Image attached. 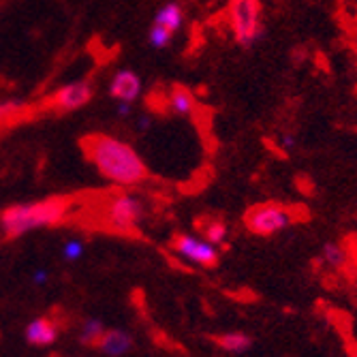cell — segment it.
<instances>
[{"instance_id": "6da1fadb", "label": "cell", "mask_w": 357, "mask_h": 357, "mask_svg": "<svg viewBox=\"0 0 357 357\" xmlns=\"http://www.w3.org/2000/svg\"><path fill=\"white\" fill-rule=\"evenodd\" d=\"M92 165L116 186H135L148 178V167L137 150L114 135H92L86 142Z\"/></svg>"}, {"instance_id": "7a4b0ae2", "label": "cell", "mask_w": 357, "mask_h": 357, "mask_svg": "<svg viewBox=\"0 0 357 357\" xmlns=\"http://www.w3.org/2000/svg\"><path fill=\"white\" fill-rule=\"evenodd\" d=\"M71 202L67 197H47L30 204L11 206L0 216V227L7 238H20L30 231L43 229V227L58 225L67 216Z\"/></svg>"}, {"instance_id": "3957f363", "label": "cell", "mask_w": 357, "mask_h": 357, "mask_svg": "<svg viewBox=\"0 0 357 357\" xmlns=\"http://www.w3.org/2000/svg\"><path fill=\"white\" fill-rule=\"evenodd\" d=\"M229 26L240 47L250 50L266 37L264 7L259 0H231Z\"/></svg>"}, {"instance_id": "277c9868", "label": "cell", "mask_w": 357, "mask_h": 357, "mask_svg": "<svg viewBox=\"0 0 357 357\" xmlns=\"http://www.w3.org/2000/svg\"><path fill=\"white\" fill-rule=\"evenodd\" d=\"M296 216L289 208H284L282 204H259L255 206L248 214H246V227L248 231L255 236H274L282 229H287L289 225H294Z\"/></svg>"}, {"instance_id": "5b68a950", "label": "cell", "mask_w": 357, "mask_h": 357, "mask_svg": "<svg viewBox=\"0 0 357 357\" xmlns=\"http://www.w3.org/2000/svg\"><path fill=\"white\" fill-rule=\"evenodd\" d=\"M184 9L178 0H169L160 7L152 20V26L148 30V43L154 50H167L174 41V37L182 30L184 26Z\"/></svg>"}, {"instance_id": "8992f818", "label": "cell", "mask_w": 357, "mask_h": 357, "mask_svg": "<svg viewBox=\"0 0 357 357\" xmlns=\"http://www.w3.org/2000/svg\"><path fill=\"white\" fill-rule=\"evenodd\" d=\"M107 225L116 231H131L144 218V202L133 192H122L107 204L105 208Z\"/></svg>"}, {"instance_id": "52a82bcc", "label": "cell", "mask_w": 357, "mask_h": 357, "mask_svg": "<svg viewBox=\"0 0 357 357\" xmlns=\"http://www.w3.org/2000/svg\"><path fill=\"white\" fill-rule=\"evenodd\" d=\"M169 244L180 257L186 259V261L202 266V268H214L220 259V252L214 244L190 234H176Z\"/></svg>"}, {"instance_id": "ba28073f", "label": "cell", "mask_w": 357, "mask_h": 357, "mask_svg": "<svg viewBox=\"0 0 357 357\" xmlns=\"http://www.w3.org/2000/svg\"><path fill=\"white\" fill-rule=\"evenodd\" d=\"M94 96V86L88 79H75L54 92L52 105L58 112H75L86 107Z\"/></svg>"}, {"instance_id": "9c48e42d", "label": "cell", "mask_w": 357, "mask_h": 357, "mask_svg": "<svg viewBox=\"0 0 357 357\" xmlns=\"http://www.w3.org/2000/svg\"><path fill=\"white\" fill-rule=\"evenodd\" d=\"M142 90H144V84H142V77L131 71V69H122L118 71L112 79H109V86H107V92L114 101L118 103H128L133 105L139 96H142Z\"/></svg>"}, {"instance_id": "30bf717a", "label": "cell", "mask_w": 357, "mask_h": 357, "mask_svg": "<svg viewBox=\"0 0 357 357\" xmlns=\"http://www.w3.org/2000/svg\"><path fill=\"white\" fill-rule=\"evenodd\" d=\"M58 338V326L50 317H39L28 323L26 328V340L35 347H50Z\"/></svg>"}, {"instance_id": "8fae6325", "label": "cell", "mask_w": 357, "mask_h": 357, "mask_svg": "<svg viewBox=\"0 0 357 357\" xmlns=\"http://www.w3.org/2000/svg\"><path fill=\"white\" fill-rule=\"evenodd\" d=\"M96 347L101 349V353H105L109 357H120L133 349V336L122 330H105L101 340L96 342Z\"/></svg>"}, {"instance_id": "7c38bea8", "label": "cell", "mask_w": 357, "mask_h": 357, "mask_svg": "<svg viewBox=\"0 0 357 357\" xmlns=\"http://www.w3.org/2000/svg\"><path fill=\"white\" fill-rule=\"evenodd\" d=\"M167 103H169V109H172L174 114L182 116V118L192 116V114H195V107H197V103H195V96H192L190 90L184 88V86L172 88V92H169V101H167Z\"/></svg>"}, {"instance_id": "4fadbf2b", "label": "cell", "mask_w": 357, "mask_h": 357, "mask_svg": "<svg viewBox=\"0 0 357 357\" xmlns=\"http://www.w3.org/2000/svg\"><path fill=\"white\" fill-rule=\"evenodd\" d=\"M216 344L227 353H244L252 347V338L244 332H227L222 336H216Z\"/></svg>"}, {"instance_id": "5bb4252c", "label": "cell", "mask_w": 357, "mask_h": 357, "mask_svg": "<svg viewBox=\"0 0 357 357\" xmlns=\"http://www.w3.org/2000/svg\"><path fill=\"white\" fill-rule=\"evenodd\" d=\"M323 261L334 270H340L349 261V252L344 250V246H340L336 242H328L326 246H323Z\"/></svg>"}, {"instance_id": "9a60e30c", "label": "cell", "mask_w": 357, "mask_h": 357, "mask_svg": "<svg viewBox=\"0 0 357 357\" xmlns=\"http://www.w3.org/2000/svg\"><path fill=\"white\" fill-rule=\"evenodd\" d=\"M103 332H105V328H103V323L99 319H88V321L82 323V328H79V342L96 347V342L101 340Z\"/></svg>"}, {"instance_id": "2e32d148", "label": "cell", "mask_w": 357, "mask_h": 357, "mask_svg": "<svg viewBox=\"0 0 357 357\" xmlns=\"http://www.w3.org/2000/svg\"><path fill=\"white\" fill-rule=\"evenodd\" d=\"M199 229L204 234V240H208L214 246L227 240V225L222 220H208V225L199 222Z\"/></svg>"}, {"instance_id": "e0dca14e", "label": "cell", "mask_w": 357, "mask_h": 357, "mask_svg": "<svg viewBox=\"0 0 357 357\" xmlns=\"http://www.w3.org/2000/svg\"><path fill=\"white\" fill-rule=\"evenodd\" d=\"M82 252H84V244L79 240H69L67 244H64V248H62L64 259H69V261H75V259H79Z\"/></svg>"}, {"instance_id": "ac0fdd59", "label": "cell", "mask_w": 357, "mask_h": 357, "mask_svg": "<svg viewBox=\"0 0 357 357\" xmlns=\"http://www.w3.org/2000/svg\"><path fill=\"white\" fill-rule=\"evenodd\" d=\"M22 107H24L22 101H7V103H0V120H5L7 116L20 112Z\"/></svg>"}, {"instance_id": "d6986e66", "label": "cell", "mask_w": 357, "mask_h": 357, "mask_svg": "<svg viewBox=\"0 0 357 357\" xmlns=\"http://www.w3.org/2000/svg\"><path fill=\"white\" fill-rule=\"evenodd\" d=\"M278 146H280L282 150H294V148H296V137H294V135H289V133H284V135L278 137Z\"/></svg>"}, {"instance_id": "ffe728a7", "label": "cell", "mask_w": 357, "mask_h": 357, "mask_svg": "<svg viewBox=\"0 0 357 357\" xmlns=\"http://www.w3.org/2000/svg\"><path fill=\"white\" fill-rule=\"evenodd\" d=\"M131 112H133V105H128V103H118L116 105V114L120 118H128V116H131Z\"/></svg>"}, {"instance_id": "44dd1931", "label": "cell", "mask_w": 357, "mask_h": 357, "mask_svg": "<svg viewBox=\"0 0 357 357\" xmlns=\"http://www.w3.org/2000/svg\"><path fill=\"white\" fill-rule=\"evenodd\" d=\"M152 126V120L148 118V116H142L139 120H137V131H142V133H146L148 128Z\"/></svg>"}, {"instance_id": "7402d4cb", "label": "cell", "mask_w": 357, "mask_h": 357, "mask_svg": "<svg viewBox=\"0 0 357 357\" xmlns=\"http://www.w3.org/2000/svg\"><path fill=\"white\" fill-rule=\"evenodd\" d=\"M35 280H37V282H45V272H37Z\"/></svg>"}]
</instances>
